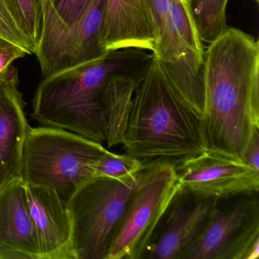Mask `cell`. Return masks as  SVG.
Returning <instances> with one entry per match:
<instances>
[{"mask_svg": "<svg viewBox=\"0 0 259 259\" xmlns=\"http://www.w3.org/2000/svg\"><path fill=\"white\" fill-rule=\"evenodd\" d=\"M15 25L35 54L41 40L43 16L40 0H4Z\"/></svg>", "mask_w": 259, "mask_h": 259, "instance_id": "obj_18", "label": "cell"}, {"mask_svg": "<svg viewBox=\"0 0 259 259\" xmlns=\"http://www.w3.org/2000/svg\"><path fill=\"white\" fill-rule=\"evenodd\" d=\"M216 199L178 189L140 259H181L202 227Z\"/></svg>", "mask_w": 259, "mask_h": 259, "instance_id": "obj_9", "label": "cell"}, {"mask_svg": "<svg viewBox=\"0 0 259 259\" xmlns=\"http://www.w3.org/2000/svg\"><path fill=\"white\" fill-rule=\"evenodd\" d=\"M175 167L178 189L199 196L222 198L259 191V172L223 151L207 148Z\"/></svg>", "mask_w": 259, "mask_h": 259, "instance_id": "obj_8", "label": "cell"}, {"mask_svg": "<svg viewBox=\"0 0 259 259\" xmlns=\"http://www.w3.org/2000/svg\"><path fill=\"white\" fill-rule=\"evenodd\" d=\"M0 259H40L25 184L20 177L0 189Z\"/></svg>", "mask_w": 259, "mask_h": 259, "instance_id": "obj_12", "label": "cell"}, {"mask_svg": "<svg viewBox=\"0 0 259 259\" xmlns=\"http://www.w3.org/2000/svg\"><path fill=\"white\" fill-rule=\"evenodd\" d=\"M242 160L259 172V130H255L251 135L242 155Z\"/></svg>", "mask_w": 259, "mask_h": 259, "instance_id": "obj_22", "label": "cell"}, {"mask_svg": "<svg viewBox=\"0 0 259 259\" xmlns=\"http://www.w3.org/2000/svg\"><path fill=\"white\" fill-rule=\"evenodd\" d=\"M154 30L153 55L166 72L177 75L182 71H194L172 34L170 25V0H146Z\"/></svg>", "mask_w": 259, "mask_h": 259, "instance_id": "obj_16", "label": "cell"}, {"mask_svg": "<svg viewBox=\"0 0 259 259\" xmlns=\"http://www.w3.org/2000/svg\"><path fill=\"white\" fill-rule=\"evenodd\" d=\"M139 176L128 181L93 177L74 192L68 206L75 259H107L115 229Z\"/></svg>", "mask_w": 259, "mask_h": 259, "instance_id": "obj_5", "label": "cell"}, {"mask_svg": "<svg viewBox=\"0 0 259 259\" xmlns=\"http://www.w3.org/2000/svg\"><path fill=\"white\" fill-rule=\"evenodd\" d=\"M145 165L128 154H117L109 151L95 165V177L128 181L138 177Z\"/></svg>", "mask_w": 259, "mask_h": 259, "instance_id": "obj_19", "label": "cell"}, {"mask_svg": "<svg viewBox=\"0 0 259 259\" xmlns=\"http://www.w3.org/2000/svg\"><path fill=\"white\" fill-rule=\"evenodd\" d=\"M258 192L217 198L181 259H257Z\"/></svg>", "mask_w": 259, "mask_h": 259, "instance_id": "obj_6", "label": "cell"}, {"mask_svg": "<svg viewBox=\"0 0 259 259\" xmlns=\"http://www.w3.org/2000/svg\"><path fill=\"white\" fill-rule=\"evenodd\" d=\"M0 37H4L19 46L22 47L24 49L27 50L29 51L31 54V49L28 46V43L26 40L24 39V37L21 35L17 31H15L5 20L4 18L0 16Z\"/></svg>", "mask_w": 259, "mask_h": 259, "instance_id": "obj_23", "label": "cell"}, {"mask_svg": "<svg viewBox=\"0 0 259 259\" xmlns=\"http://www.w3.org/2000/svg\"><path fill=\"white\" fill-rule=\"evenodd\" d=\"M229 0H188L201 41L210 44L229 28L226 10Z\"/></svg>", "mask_w": 259, "mask_h": 259, "instance_id": "obj_17", "label": "cell"}, {"mask_svg": "<svg viewBox=\"0 0 259 259\" xmlns=\"http://www.w3.org/2000/svg\"><path fill=\"white\" fill-rule=\"evenodd\" d=\"M153 57L145 50L122 48L45 77L33 98V118L42 126L67 130L102 144L107 139L106 86L114 77L142 76Z\"/></svg>", "mask_w": 259, "mask_h": 259, "instance_id": "obj_2", "label": "cell"}, {"mask_svg": "<svg viewBox=\"0 0 259 259\" xmlns=\"http://www.w3.org/2000/svg\"><path fill=\"white\" fill-rule=\"evenodd\" d=\"M202 122L207 148L242 160L259 130V42L228 28L204 53Z\"/></svg>", "mask_w": 259, "mask_h": 259, "instance_id": "obj_1", "label": "cell"}, {"mask_svg": "<svg viewBox=\"0 0 259 259\" xmlns=\"http://www.w3.org/2000/svg\"><path fill=\"white\" fill-rule=\"evenodd\" d=\"M107 151L102 144L67 130L31 128L19 177L25 183L53 188L68 201L95 177V165Z\"/></svg>", "mask_w": 259, "mask_h": 259, "instance_id": "obj_4", "label": "cell"}, {"mask_svg": "<svg viewBox=\"0 0 259 259\" xmlns=\"http://www.w3.org/2000/svg\"><path fill=\"white\" fill-rule=\"evenodd\" d=\"M0 16H2L4 18V20L15 30V31H17L18 33L22 35L20 31L18 29L17 27L15 25L14 22H13V19H12L11 16H10V13H9L8 10H7V6H6L5 1L4 0H0ZM23 37V36H22ZM25 39V38H24Z\"/></svg>", "mask_w": 259, "mask_h": 259, "instance_id": "obj_24", "label": "cell"}, {"mask_svg": "<svg viewBox=\"0 0 259 259\" xmlns=\"http://www.w3.org/2000/svg\"><path fill=\"white\" fill-rule=\"evenodd\" d=\"M92 0H48L60 21L66 25L58 45H57V57L60 54L68 28L75 25L85 13Z\"/></svg>", "mask_w": 259, "mask_h": 259, "instance_id": "obj_20", "label": "cell"}, {"mask_svg": "<svg viewBox=\"0 0 259 259\" xmlns=\"http://www.w3.org/2000/svg\"><path fill=\"white\" fill-rule=\"evenodd\" d=\"M31 54L22 47L0 37V79L7 75L16 60Z\"/></svg>", "mask_w": 259, "mask_h": 259, "instance_id": "obj_21", "label": "cell"}, {"mask_svg": "<svg viewBox=\"0 0 259 259\" xmlns=\"http://www.w3.org/2000/svg\"><path fill=\"white\" fill-rule=\"evenodd\" d=\"M102 45L107 53L122 48L154 51V30L146 0H107Z\"/></svg>", "mask_w": 259, "mask_h": 259, "instance_id": "obj_13", "label": "cell"}, {"mask_svg": "<svg viewBox=\"0 0 259 259\" xmlns=\"http://www.w3.org/2000/svg\"><path fill=\"white\" fill-rule=\"evenodd\" d=\"M177 191L175 166L168 163L145 165L115 229L107 259H140Z\"/></svg>", "mask_w": 259, "mask_h": 259, "instance_id": "obj_7", "label": "cell"}, {"mask_svg": "<svg viewBox=\"0 0 259 259\" xmlns=\"http://www.w3.org/2000/svg\"><path fill=\"white\" fill-rule=\"evenodd\" d=\"M40 259H75L68 201L49 186L25 183Z\"/></svg>", "mask_w": 259, "mask_h": 259, "instance_id": "obj_10", "label": "cell"}, {"mask_svg": "<svg viewBox=\"0 0 259 259\" xmlns=\"http://www.w3.org/2000/svg\"><path fill=\"white\" fill-rule=\"evenodd\" d=\"M106 6L107 0H92L82 17L68 28L54 73L95 61L107 54L102 45Z\"/></svg>", "mask_w": 259, "mask_h": 259, "instance_id": "obj_14", "label": "cell"}, {"mask_svg": "<svg viewBox=\"0 0 259 259\" xmlns=\"http://www.w3.org/2000/svg\"><path fill=\"white\" fill-rule=\"evenodd\" d=\"M142 76L114 77L104 89L103 107L107 121L106 142L109 148L123 143L133 107V95Z\"/></svg>", "mask_w": 259, "mask_h": 259, "instance_id": "obj_15", "label": "cell"}, {"mask_svg": "<svg viewBox=\"0 0 259 259\" xmlns=\"http://www.w3.org/2000/svg\"><path fill=\"white\" fill-rule=\"evenodd\" d=\"M19 84L17 69L11 66L0 79V189L20 176L24 146L31 128Z\"/></svg>", "mask_w": 259, "mask_h": 259, "instance_id": "obj_11", "label": "cell"}, {"mask_svg": "<svg viewBox=\"0 0 259 259\" xmlns=\"http://www.w3.org/2000/svg\"><path fill=\"white\" fill-rule=\"evenodd\" d=\"M122 145L143 165L177 166L207 149L202 118L182 98L154 56L136 85Z\"/></svg>", "mask_w": 259, "mask_h": 259, "instance_id": "obj_3", "label": "cell"}]
</instances>
